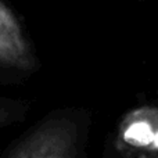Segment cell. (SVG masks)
<instances>
[{"instance_id": "obj_4", "label": "cell", "mask_w": 158, "mask_h": 158, "mask_svg": "<svg viewBox=\"0 0 158 158\" xmlns=\"http://www.w3.org/2000/svg\"><path fill=\"white\" fill-rule=\"evenodd\" d=\"M153 129L146 122H136L132 123L125 132H123V140L132 146H147L154 142Z\"/></svg>"}, {"instance_id": "obj_2", "label": "cell", "mask_w": 158, "mask_h": 158, "mask_svg": "<svg viewBox=\"0 0 158 158\" xmlns=\"http://www.w3.org/2000/svg\"><path fill=\"white\" fill-rule=\"evenodd\" d=\"M39 65L35 44L22 22L0 0V68L32 74Z\"/></svg>"}, {"instance_id": "obj_5", "label": "cell", "mask_w": 158, "mask_h": 158, "mask_svg": "<svg viewBox=\"0 0 158 158\" xmlns=\"http://www.w3.org/2000/svg\"><path fill=\"white\" fill-rule=\"evenodd\" d=\"M154 144H156L157 147H158V133L156 135V137H154Z\"/></svg>"}, {"instance_id": "obj_1", "label": "cell", "mask_w": 158, "mask_h": 158, "mask_svg": "<svg viewBox=\"0 0 158 158\" xmlns=\"http://www.w3.org/2000/svg\"><path fill=\"white\" fill-rule=\"evenodd\" d=\"M77 154V123L68 111L56 110L11 142L0 157L74 158Z\"/></svg>"}, {"instance_id": "obj_3", "label": "cell", "mask_w": 158, "mask_h": 158, "mask_svg": "<svg viewBox=\"0 0 158 158\" xmlns=\"http://www.w3.org/2000/svg\"><path fill=\"white\" fill-rule=\"evenodd\" d=\"M25 115H27V106L22 101L0 96V128L24 121Z\"/></svg>"}]
</instances>
